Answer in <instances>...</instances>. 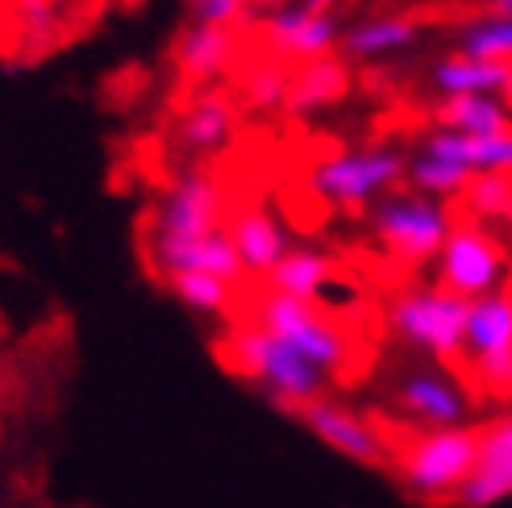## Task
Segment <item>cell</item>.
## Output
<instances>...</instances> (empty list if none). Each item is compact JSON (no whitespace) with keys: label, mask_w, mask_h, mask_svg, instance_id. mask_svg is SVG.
<instances>
[{"label":"cell","mask_w":512,"mask_h":508,"mask_svg":"<svg viewBox=\"0 0 512 508\" xmlns=\"http://www.w3.org/2000/svg\"><path fill=\"white\" fill-rule=\"evenodd\" d=\"M296 421L309 429V434H313L325 450L342 454V459H350V463H358V467H392L396 446H388L383 429H379L371 417L354 413L350 404L334 400V396H321V400H313V404H304V409L296 413Z\"/></svg>","instance_id":"8fae6325"},{"label":"cell","mask_w":512,"mask_h":508,"mask_svg":"<svg viewBox=\"0 0 512 508\" xmlns=\"http://www.w3.org/2000/svg\"><path fill=\"white\" fill-rule=\"evenodd\" d=\"M421 150H433L458 167H467L471 175H512V130L492 134V138H467L450 130H429L421 138Z\"/></svg>","instance_id":"ffe728a7"},{"label":"cell","mask_w":512,"mask_h":508,"mask_svg":"<svg viewBox=\"0 0 512 508\" xmlns=\"http://www.w3.org/2000/svg\"><path fill=\"white\" fill-rule=\"evenodd\" d=\"M59 0H17V30L30 42H50L59 34Z\"/></svg>","instance_id":"83f0119b"},{"label":"cell","mask_w":512,"mask_h":508,"mask_svg":"<svg viewBox=\"0 0 512 508\" xmlns=\"http://www.w3.org/2000/svg\"><path fill=\"white\" fill-rule=\"evenodd\" d=\"M479 467V429L475 425H446V429H417L408 442L396 446L392 471L408 496L425 504L458 500L467 479Z\"/></svg>","instance_id":"7a4b0ae2"},{"label":"cell","mask_w":512,"mask_h":508,"mask_svg":"<svg viewBox=\"0 0 512 508\" xmlns=\"http://www.w3.org/2000/svg\"><path fill=\"white\" fill-rule=\"evenodd\" d=\"M438 267V284L450 288L454 296L475 300V296H488L496 288H504L508 279V254L496 242V234L479 221H458L454 234L446 238L442 254L433 259Z\"/></svg>","instance_id":"30bf717a"},{"label":"cell","mask_w":512,"mask_h":508,"mask_svg":"<svg viewBox=\"0 0 512 508\" xmlns=\"http://www.w3.org/2000/svg\"><path fill=\"white\" fill-rule=\"evenodd\" d=\"M267 288L284 292L292 300H304V304H317L325 313L358 304V288L346 279L342 263L329 259L325 250H313V246H292L288 259L267 275Z\"/></svg>","instance_id":"7c38bea8"},{"label":"cell","mask_w":512,"mask_h":508,"mask_svg":"<svg viewBox=\"0 0 512 508\" xmlns=\"http://www.w3.org/2000/svg\"><path fill=\"white\" fill-rule=\"evenodd\" d=\"M475 175L467 167H458L442 155H433V150H421L417 155H408V184H413V192H425L433 200H450V196H463L471 188Z\"/></svg>","instance_id":"603a6c76"},{"label":"cell","mask_w":512,"mask_h":508,"mask_svg":"<svg viewBox=\"0 0 512 508\" xmlns=\"http://www.w3.org/2000/svg\"><path fill=\"white\" fill-rule=\"evenodd\" d=\"M504 100H508V109H512V71H508V80H504V92H500Z\"/></svg>","instance_id":"4dcf8cb0"},{"label":"cell","mask_w":512,"mask_h":508,"mask_svg":"<svg viewBox=\"0 0 512 508\" xmlns=\"http://www.w3.org/2000/svg\"><path fill=\"white\" fill-rule=\"evenodd\" d=\"M454 213L446 200H433L425 192H392L371 209V238L396 263H433L442 254L446 238L454 234Z\"/></svg>","instance_id":"8992f818"},{"label":"cell","mask_w":512,"mask_h":508,"mask_svg":"<svg viewBox=\"0 0 512 508\" xmlns=\"http://www.w3.org/2000/svg\"><path fill=\"white\" fill-rule=\"evenodd\" d=\"M512 63L504 59H479L467 55V50H454V55H442L429 67V84L446 96H500L504 80H508Z\"/></svg>","instance_id":"d6986e66"},{"label":"cell","mask_w":512,"mask_h":508,"mask_svg":"<svg viewBox=\"0 0 512 508\" xmlns=\"http://www.w3.org/2000/svg\"><path fill=\"white\" fill-rule=\"evenodd\" d=\"M225 363L234 367V375H242L246 384L259 392L267 404L284 413H300L304 404H313L321 396H329V379L304 359L296 346H288L284 338H275L267 325L259 321H238L221 342Z\"/></svg>","instance_id":"6da1fadb"},{"label":"cell","mask_w":512,"mask_h":508,"mask_svg":"<svg viewBox=\"0 0 512 508\" xmlns=\"http://www.w3.org/2000/svg\"><path fill=\"white\" fill-rule=\"evenodd\" d=\"M471 388L458 379L446 363H417L396 375L392 384V409L417 429H446V425H471Z\"/></svg>","instance_id":"9c48e42d"},{"label":"cell","mask_w":512,"mask_h":508,"mask_svg":"<svg viewBox=\"0 0 512 508\" xmlns=\"http://www.w3.org/2000/svg\"><path fill=\"white\" fill-rule=\"evenodd\" d=\"M458 50L479 55V59H504V63H512V17L483 13V17L467 21L463 30H458Z\"/></svg>","instance_id":"d4e9b609"},{"label":"cell","mask_w":512,"mask_h":508,"mask_svg":"<svg viewBox=\"0 0 512 508\" xmlns=\"http://www.w3.org/2000/svg\"><path fill=\"white\" fill-rule=\"evenodd\" d=\"M346 92H350V67L338 55L300 63V71H292V92H288V109L284 113H292V117H317L325 109L342 105Z\"/></svg>","instance_id":"44dd1931"},{"label":"cell","mask_w":512,"mask_h":508,"mask_svg":"<svg viewBox=\"0 0 512 508\" xmlns=\"http://www.w3.org/2000/svg\"><path fill=\"white\" fill-rule=\"evenodd\" d=\"M167 284H171L175 300L196 317H225L229 304H234V296H238V284L217 279V275H204V271L175 275V279H167Z\"/></svg>","instance_id":"cb8c5ba5"},{"label":"cell","mask_w":512,"mask_h":508,"mask_svg":"<svg viewBox=\"0 0 512 508\" xmlns=\"http://www.w3.org/2000/svg\"><path fill=\"white\" fill-rule=\"evenodd\" d=\"M438 130L467 134V138H492L512 130V109L504 96H446L438 105Z\"/></svg>","instance_id":"7402d4cb"},{"label":"cell","mask_w":512,"mask_h":508,"mask_svg":"<svg viewBox=\"0 0 512 508\" xmlns=\"http://www.w3.org/2000/svg\"><path fill=\"white\" fill-rule=\"evenodd\" d=\"M288 92H292V71L279 63H259L246 71L242 80V100L254 113H284L288 109Z\"/></svg>","instance_id":"484cf974"},{"label":"cell","mask_w":512,"mask_h":508,"mask_svg":"<svg viewBox=\"0 0 512 508\" xmlns=\"http://www.w3.org/2000/svg\"><path fill=\"white\" fill-rule=\"evenodd\" d=\"M234 134H238V105L221 88H200L175 125L179 146L192 150V155H217V150L234 142Z\"/></svg>","instance_id":"2e32d148"},{"label":"cell","mask_w":512,"mask_h":508,"mask_svg":"<svg viewBox=\"0 0 512 508\" xmlns=\"http://www.w3.org/2000/svg\"><path fill=\"white\" fill-rule=\"evenodd\" d=\"M467 375L488 396H512V292L496 288L467 304V334H463Z\"/></svg>","instance_id":"ba28073f"},{"label":"cell","mask_w":512,"mask_h":508,"mask_svg":"<svg viewBox=\"0 0 512 508\" xmlns=\"http://www.w3.org/2000/svg\"><path fill=\"white\" fill-rule=\"evenodd\" d=\"M467 304L463 296H454L433 284H413L392 296L388 304V325L400 346L421 354L425 363H463V334H467Z\"/></svg>","instance_id":"277c9868"},{"label":"cell","mask_w":512,"mask_h":508,"mask_svg":"<svg viewBox=\"0 0 512 508\" xmlns=\"http://www.w3.org/2000/svg\"><path fill=\"white\" fill-rule=\"evenodd\" d=\"M238 55V34L225 30V25H200L192 21L184 34L175 38V67L184 80L209 88L217 75L234 63Z\"/></svg>","instance_id":"ac0fdd59"},{"label":"cell","mask_w":512,"mask_h":508,"mask_svg":"<svg viewBox=\"0 0 512 508\" xmlns=\"http://www.w3.org/2000/svg\"><path fill=\"white\" fill-rule=\"evenodd\" d=\"M512 500V413L479 429V467L458 492V508H496Z\"/></svg>","instance_id":"5bb4252c"},{"label":"cell","mask_w":512,"mask_h":508,"mask_svg":"<svg viewBox=\"0 0 512 508\" xmlns=\"http://www.w3.org/2000/svg\"><path fill=\"white\" fill-rule=\"evenodd\" d=\"M0 508H13V492L5 484H0Z\"/></svg>","instance_id":"f546056e"},{"label":"cell","mask_w":512,"mask_h":508,"mask_svg":"<svg viewBox=\"0 0 512 508\" xmlns=\"http://www.w3.org/2000/svg\"><path fill=\"white\" fill-rule=\"evenodd\" d=\"M408 180V155L396 146H354L321 155L309 167V188L317 200L342 213H363L383 196L400 192Z\"/></svg>","instance_id":"3957f363"},{"label":"cell","mask_w":512,"mask_h":508,"mask_svg":"<svg viewBox=\"0 0 512 508\" xmlns=\"http://www.w3.org/2000/svg\"><path fill=\"white\" fill-rule=\"evenodd\" d=\"M188 13L200 25H225V30H234L250 13V0H188Z\"/></svg>","instance_id":"f1b7e54d"},{"label":"cell","mask_w":512,"mask_h":508,"mask_svg":"<svg viewBox=\"0 0 512 508\" xmlns=\"http://www.w3.org/2000/svg\"><path fill=\"white\" fill-rule=\"evenodd\" d=\"M463 205L471 221H512V175H475L463 192Z\"/></svg>","instance_id":"4316f807"},{"label":"cell","mask_w":512,"mask_h":508,"mask_svg":"<svg viewBox=\"0 0 512 508\" xmlns=\"http://www.w3.org/2000/svg\"><path fill=\"white\" fill-rule=\"evenodd\" d=\"M342 34H346V25L334 9H304L296 0L279 5L263 21V38L271 46V55L292 59V63L329 59L342 46Z\"/></svg>","instance_id":"4fadbf2b"},{"label":"cell","mask_w":512,"mask_h":508,"mask_svg":"<svg viewBox=\"0 0 512 508\" xmlns=\"http://www.w3.org/2000/svg\"><path fill=\"white\" fill-rule=\"evenodd\" d=\"M259 325H267L275 338H284L288 346H296L304 359H309L329 384H334L338 375H346L350 367V338L346 329L329 317L325 309L317 304H304V300H292L284 292H263L259 304H254L250 313Z\"/></svg>","instance_id":"52a82bcc"},{"label":"cell","mask_w":512,"mask_h":508,"mask_svg":"<svg viewBox=\"0 0 512 508\" xmlns=\"http://www.w3.org/2000/svg\"><path fill=\"white\" fill-rule=\"evenodd\" d=\"M225 196L221 184L209 171H184L163 188L150 213V234H146V254L150 263L171 259L175 250L196 246L225 230Z\"/></svg>","instance_id":"5b68a950"},{"label":"cell","mask_w":512,"mask_h":508,"mask_svg":"<svg viewBox=\"0 0 512 508\" xmlns=\"http://www.w3.org/2000/svg\"><path fill=\"white\" fill-rule=\"evenodd\" d=\"M229 242H234L246 275H263V279L284 263L292 250V234L267 209H242L229 217Z\"/></svg>","instance_id":"e0dca14e"},{"label":"cell","mask_w":512,"mask_h":508,"mask_svg":"<svg viewBox=\"0 0 512 508\" xmlns=\"http://www.w3.org/2000/svg\"><path fill=\"white\" fill-rule=\"evenodd\" d=\"M425 38V21L408 17V13H371L346 25L342 34V55L350 63H383L396 59L404 50H413Z\"/></svg>","instance_id":"9a60e30c"}]
</instances>
